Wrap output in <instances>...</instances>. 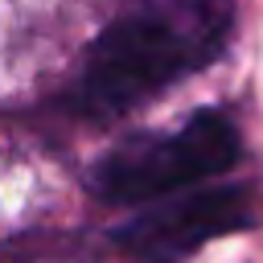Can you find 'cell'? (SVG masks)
<instances>
[{
	"label": "cell",
	"mask_w": 263,
	"mask_h": 263,
	"mask_svg": "<svg viewBox=\"0 0 263 263\" xmlns=\"http://www.w3.org/2000/svg\"><path fill=\"white\" fill-rule=\"evenodd\" d=\"M234 0H132L86 49L66 95L86 119H119L222 53Z\"/></svg>",
	"instance_id": "1"
},
{
	"label": "cell",
	"mask_w": 263,
	"mask_h": 263,
	"mask_svg": "<svg viewBox=\"0 0 263 263\" xmlns=\"http://www.w3.org/2000/svg\"><path fill=\"white\" fill-rule=\"evenodd\" d=\"M238 160V132L218 111L205 107L173 132H140L103 152L90 168V189L103 201L136 205L168 197L197 185Z\"/></svg>",
	"instance_id": "2"
},
{
	"label": "cell",
	"mask_w": 263,
	"mask_h": 263,
	"mask_svg": "<svg viewBox=\"0 0 263 263\" xmlns=\"http://www.w3.org/2000/svg\"><path fill=\"white\" fill-rule=\"evenodd\" d=\"M247 226H251V197L242 185H226V189H201V193L152 205L148 214L115 230V247H123L144 263H177L197 247H205L210 238H222Z\"/></svg>",
	"instance_id": "3"
}]
</instances>
